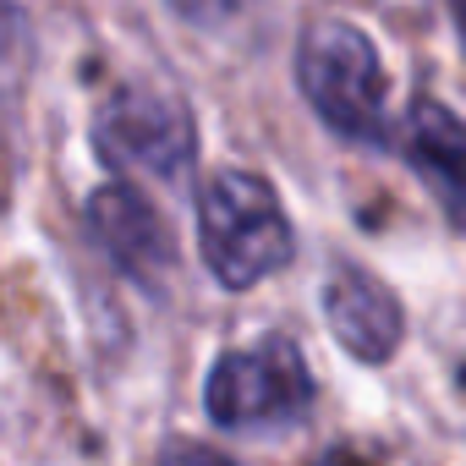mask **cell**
Returning <instances> with one entry per match:
<instances>
[{
    "label": "cell",
    "instance_id": "9",
    "mask_svg": "<svg viewBox=\"0 0 466 466\" xmlns=\"http://www.w3.org/2000/svg\"><path fill=\"white\" fill-rule=\"evenodd\" d=\"M313 466H373L368 455H357V450H324Z\"/></svg>",
    "mask_w": 466,
    "mask_h": 466
},
{
    "label": "cell",
    "instance_id": "3",
    "mask_svg": "<svg viewBox=\"0 0 466 466\" xmlns=\"http://www.w3.org/2000/svg\"><path fill=\"white\" fill-rule=\"evenodd\" d=\"M319 379L291 335H258L237 351H219L203 373V417L219 433L275 439L313 417Z\"/></svg>",
    "mask_w": 466,
    "mask_h": 466
},
{
    "label": "cell",
    "instance_id": "8",
    "mask_svg": "<svg viewBox=\"0 0 466 466\" xmlns=\"http://www.w3.org/2000/svg\"><path fill=\"white\" fill-rule=\"evenodd\" d=\"M154 466H242L230 450H219V444H208V439H165L159 444V461Z\"/></svg>",
    "mask_w": 466,
    "mask_h": 466
},
{
    "label": "cell",
    "instance_id": "7",
    "mask_svg": "<svg viewBox=\"0 0 466 466\" xmlns=\"http://www.w3.org/2000/svg\"><path fill=\"white\" fill-rule=\"evenodd\" d=\"M400 159L428 187L450 230L466 237V121L444 99L417 94L400 116Z\"/></svg>",
    "mask_w": 466,
    "mask_h": 466
},
{
    "label": "cell",
    "instance_id": "1",
    "mask_svg": "<svg viewBox=\"0 0 466 466\" xmlns=\"http://www.w3.org/2000/svg\"><path fill=\"white\" fill-rule=\"evenodd\" d=\"M297 94L319 116L324 132H335L351 148L395 154L400 121L390 110V77L379 61V45L351 17H313L297 34Z\"/></svg>",
    "mask_w": 466,
    "mask_h": 466
},
{
    "label": "cell",
    "instance_id": "6",
    "mask_svg": "<svg viewBox=\"0 0 466 466\" xmlns=\"http://www.w3.org/2000/svg\"><path fill=\"white\" fill-rule=\"evenodd\" d=\"M319 308H324L329 340H335L346 357H357L362 368H384V362L406 346V308H400V297H395L368 264L335 258V264L324 269Z\"/></svg>",
    "mask_w": 466,
    "mask_h": 466
},
{
    "label": "cell",
    "instance_id": "4",
    "mask_svg": "<svg viewBox=\"0 0 466 466\" xmlns=\"http://www.w3.org/2000/svg\"><path fill=\"white\" fill-rule=\"evenodd\" d=\"M88 143L105 170L116 176H148L165 187H181L198 165V121L181 94L127 83L116 88L88 127Z\"/></svg>",
    "mask_w": 466,
    "mask_h": 466
},
{
    "label": "cell",
    "instance_id": "10",
    "mask_svg": "<svg viewBox=\"0 0 466 466\" xmlns=\"http://www.w3.org/2000/svg\"><path fill=\"white\" fill-rule=\"evenodd\" d=\"M450 23H455V39L466 50V0H450Z\"/></svg>",
    "mask_w": 466,
    "mask_h": 466
},
{
    "label": "cell",
    "instance_id": "2",
    "mask_svg": "<svg viewBox=\"0 0 466 466\" xmlns=\"http://www.w3.org/2000/svg\"><path fill=\"white\" fill-rule=\"evenodd\" d=\"M198 253L219 291H253L297 258V230L269 176L225 165L198 187Z\"/></svg>",
    "mask_w": 466,
    "mask_h": 466
},
{
    "label": "cell",
    "instance_id": "5",
    "mask_svg": "<svg viewBox=\"0 0 466 466\" xmlns=\"http://www.w3.org/2000/svg\"><path fill=\"white\" fill-rule=\"evenodd\" d=\"M83 230L121 280H132L148 297H165V286L176 275V230L143 187H132V181L94 187L83 198Z\"/></svg>",
    "mask_w": 466,
    "mask_h": 466
}]
</instances>
